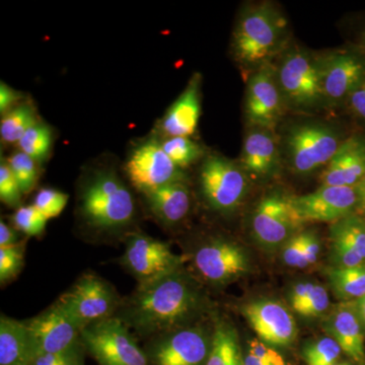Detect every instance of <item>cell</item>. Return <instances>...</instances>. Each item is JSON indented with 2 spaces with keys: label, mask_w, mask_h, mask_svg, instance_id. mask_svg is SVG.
I'll return each instance as SVG.
<instances>
[{
  "label": "cell",
  "mask_w": 365,
  "mask_h": 365,
  "mask_svg": "<svg viewBox=\"0 0 365 365\" xmlns=\"http://www.w3.org/2000/svg\"><path fill=\"white\" fill-rule=\"evenodd\" d=\"M119 262L138 285L162 278L182 266V259L172 251L169 244L143 232H132L127 237Z\"/></svg>",
  "instance_id": "11"
},
{
  "label": "cell",
  "mask_w": 365,
  "mask_h": 365,
  "mask_svg": "<svg viewBox=\"0 0 365 365\" xmlns=\"http://www.w3.org/2000/svg\"><path fill=\"white\" fill-rule=\"evenodd\" d=\"M7 163L23 194L30 193L39 179L38 162L20 150L11 155Z\"/></svg>",
  "instance_id": "31"
},
{
  "label": "cell",
  "mask_w": 365,
  "mask_h": 365,
  "mask_svg": "<svg viewBox=\"0 0 365 365\" xmlns=\"http://www.w3.org/2000/svg\"><path fill=\"white\" fill-rule=\"evenodd\" d=\"M322 58L299 46H288L274 64L287 111L313 114L326 109L322 90Z\"/></svg>",
  "instance_id": "4"
},
{
  "label": "cell",
  "mask_w": 365,
  "mask_h": 365,
  "mask_svg": "<svg viewBox=\"0 0 365 365\" xmlns=\"http://www.w3.org/2000/svg\"><path fill=\"white\" fill-rule=\"evenodd\" d=\"M330 307V297L325 287L314 283L313 292L309 299L295 311V313L307 318H316L326 313Z\"/></svg>",
  "instance_id": "37"
},
{
  "label": "cell",
  "mask_w": 365,
  "mask_h": 365,
  "mask_svg": "<svg viewBox=\"0 0 365 365\" xmlns=\"http://www.w3.org/2000/svg\"><path fill=\"white\" fill-rule=\"evenodd\" d=\"M83 345L60 354H41L34 359L32 365H86Z\"/></svg>",
  "instance_id": "38"
},
{
  "label": "cell",
  "mask_w": 365,
  "mask_h": 365,
  "mask_svg": "<svg viewBox=\"0 0 365 365\" xmlns=\"http://www.w3.org/2000/svg\"><path fill=\"white\" fill-rule=\"evenodd\" d=\"M23 192L14 178L7 160L0 163V199L9 207H21Z\"/></svg>",
  "instance_id": "36"
},
{
  "label": "cell",
  "mask_w": 365,
  "mask_h": 365,
  "mask_svg": "<svg viewBox=\"0 0 365 365\" xmlns=\"http://www.w3.org/2000/svg\"><path fill=\"white\" fill-rule=\"evenodd\" d=\"M143 195L150 212L165 227L181 223L191 209V193L185 182L165 185Z\"/></svg>",
  "instance_id": "24"
},
{
  "label": "cell",
  "mask_w": 365,
  "mask_h": 365,
  "mask_svg": "<svg viewBox=\"0 0 365 365\" xmlns=\"http://www.w3.org/2000/svg\"><path fill=\"white\" fill-rule=\"evenodd\" d=\"M81 342L98 365H150L130 329L117 317L83 328Z\"/></svg>",
  "instance_id": "6"
},
{
  "label": "cell",
  "mask_w": 365,
  "mask_h": 365,
  "mask_svg": "<svg viewBox=\"0 0 365 365\" xmlns=\"http://www.w3.org/2000/svg\"><path fill=\"white\" fill-rule=\"evenodd\" d=\"M355 302H356V307L357 309H359L360 319H361L362 324H364L365 329V297Z\"/></svg>",
  "instance_id": "47"
},
{
  "label": "cell",
  "mask_w": 365,
  "mask_h": 365,
  "mask_svg": "<svg viewBox=\"0 0 365 365\" xmlns=\"http://www.w3.org/2000/svg\"><path fill=\"white\" fill-rule=\"evenodd\" d=\"M244 365H287L284 359H263L253 355H247L244 359Z\"/></svg>",
  "instance_id": "46"
},
{
  "label": "cell",
  "mask_w": 365,
  "mask_h": 365,
  "mask_svg": "<svg viewBox=\"0 0 365 365\" xmlns=\"http://www.w3.org/2000/svg\"><path fill=\"white\" fill-rule=\"evenodd\" d=\"M342 349L332 337H323L304 348L307 365H334L338 362Z\"/></svg>",
  "instance_id": "32"
},
{
  "label": "cell",
  "mask_w": 365,
  "mask_h": 365,
  "mask_svg": "<svg viewBox=\"0 0 365 365\" xmlns=\"http://www.w3.org/2000/svg\"><path fill=\"white\" fill-rule=\"evenodd\" d=\"M57 302L83 329L116 316L122 299L108 281L85 274Z\"/></svg>",
  "instance_id": "9"
},
{
  "label": "cell",
  "mask_w": 365,
  "mask_h": 365,
  "mask_svg": "<svg viewBox=\"0 0 365 365\" xmlns=\"http://www.w3.org/2000/svg\"><path fill=\"white\" fill-rule=\"evenodd\" d=\"M213 332L202 324H193L150 339L144 348L150 365H205Z\"/></svg>",
  "instance_id": "8"
},
{
  "label": "cell",
  "mask_w": 365,
  "mask_h": 365,
  "mask_svg": "<svg viewBox=\"0 0 365 365\" xmlns=\"http://www.w3.org/2000/svg\"><path fill=\"white\" fill-rule=\"evenodd\" d=\"M199 180L206 203L220 213L232 212L241 205L251 182L239 162L220 155L204 158Z\"/></svg>",
  "instance_id": "7"
},
{
  "label": "cell",
  "mask_w": 365,
  "mask_h": 365,
  "mask_svg": "<svg viewBox=\"0 0 365 365\" xmlns=\"http://www.w3.org/2000/svg\"><path fill=\"white\" fill-rule=\"evenodd\" d=\"M48 220L35 206H21L11 217L14 227L26 237L44 234Z\"/></svg>",
  "instance_id": "33"
},
{
  "label": "cell",
  "mask_w": 365,
  "mask_h": 365,
  "mask_svg": "<svg viewBox=\"0 0 365 365\" xmlns=\"http://www.w3.org/2000/svg\"><path fill=\"white\" fill-rule=\"evenodd\" d=\"M163 150L181 169L198 162L204 155L203 148L190 137H168L160 143Z\"/></svg>",
  "instance_id": "29"
},
{
  "label": "cell",
  "mask_w": 365,
  "mask_h": 365,
  "mask_svg": "<svg viewBox=\"0 0 365 365\" xmlns=\"http://www.w3.org/2000/svg\"><path fill=\"white\" fill-rule=\"evenodd\" d=\"M345 107L352 116L365 123V78L348 98Z\"/></svg>",
  "instance_id": "41"
},
{
  "label": "cell",
  "mask_w": 365,
  "mask_h": 365,
  "mask_svg": "<svg viewBox=\"0 0 365 365\" xmlns=\"http://www.w3.org/2000/svg\"><path fill=\"white\" fill-rule=\"evenodd\" d=\"M360 47L362 48V50H364V51L365 53V31H364V34H362L361 46H360Z\"/></svg>",
  "instance_id": "48"
},
{
  "label": "cell",
  "mask_w": 365,
  "mask_h": 365,
  "mask_svg": "<svg viewBox=\"0 0 365 365\" xmlns=\"http://www.w3.org/2000/svg\"><path fill=\"white\" fill-rule=\"evenodd\" d=\"M357 194L356 215L365 218V176L355 186Z\"/></svg>",
  "instance_id": "45"
},
{
  "label": "cell",
  "mask_w": 365,
  "mask_h": 365,
  "mask_svg": "<svg viewBox=\"0 0 365 365\" xmlns=\"http://www.w3.org/2000/svg\"><path fill=\"white\" fill-rule=\"evenodd\" d=\"M194 268L209 284L223 287L248 273L246 252L239 245L216 239L199 247L193 257Z\"/></svg>",
  "instance_id": "16"
},
{
  "label": "cell",
  "mask_w": 365,
  "mask_h": 365,
  "mask_svg": "<svg viewBox=\"0 0 365 365\" xmlns=\"http://www.w3.org/2000/svg\"><path fill=\"white\" fill-rule=\"evenodd\" d=\"M69 197L59 190L52 188L41 189L35 197L33 205L47 220L57 217L66 207Z\"/></svg>",
  "instance_id": "35"
},
{
  "label": "cell",
  "mask_w": 365,
  "mask_h": 365,
  "mask_svg": "<svg viewBox=\"0 0 365 365\" xmlns=\"http://www.w3.org/2000/svg\"><path fill=\"white\" fill-rule=\"evenodd\" d=\"M200 90L201 76L195 74L160 120V129L165 138L193 135L201 115Z\"/></svg>",
  "instance_id": "23"
},
{
  "label": "cell",
  "mask_w": 365,
  "mask_h": 365,
  "mask_svg": "<svg viewBox=\"0 0 365 365\" xmlns=\"http://www.w3.org/2000/svg\"><path fill=\"white\" fill-rule=\"evenodd\" d=\"M26 241L0 249V282L6 284L14 279L25 264Z\"/></svg>",
  "instance_id": "34"
},
{
  "label": "cell",
  "mask_w": 365,
  "mask_h": 365,
  "mask_svg": "<svg viewBox=\"0 0 365 365\" xmlns=\"http://www.w3.org/2000/svg\"><path fill=\"white\" fill-rule=\"evenodd\" d=\"M304 247V232H297L282 247V260L288 267L300 269Z\"/></svg>",
  "instance_id": "39"
},
{
  "label": "cell",
  "mask_w": 365,
  "mask_h": 365,
  "mask_svg": "<svg viewBox=\"0 0 365 365\" xmlns=\"http://www.w3.org/2000/svg\"><path fill=\"white\" fill-rule=\"evenodd\" d=\"M33 359L40 354H60L83 345V328L55 302L46 311L26 321Z\"/></svg>",
  "instance_id": "13"
},
{
  "label": "cell",
  "mask_w": 365,
  "mask_h": 365,
  "mask_svg": "<svg viewBox=\"0 0 365 365\" xmlns=\"http://www.w3.org/2000/svg\"><path fill=\"white\" fill-rule=\"evenodd\" d=\"M302 225L292 205V196L281 193L263 197L252 213V232L258 244L266 249L284 246Z\"/></svg>",
  "instance_id": "12"
},
{
  "label": "cell",
  "mask_w": 365,
  "mask_h": 365,
  "mask_svg": "<svg viewBox=\"0 0 365 365\" xmlns=\"http://www.w3.org/2000/svg\"><path fill=\"white\" fill-rule=\"evenodd\" d=\"M321 252V242L314 232H304V247L300 269L314 265L318 261Z\"/></svg>",
  "instance_id": "40"
},
{
  "label": "cell",
  "mask_w": 365,
  "mask_h": 365,
  "mask_svg": "<svg viewBox=\"0 0 365 365\" xmlns=\"http://www.w3.org/2000/svg\"><path fill=\"white\" fill-rule=\"evenodd\" d=\"M32 346L26 322L0 317V365H31Z\"/></svg>",
  "instance_id": "25"
},
{
  "label": "cell",
  "mask_w": 365,
  "mask_h": 365,
  "mask_svg": "<svg viewBox=\"0 0 365 365\" xmlns=\"http://www.w3.org/2000/svg\"><path fill=\"white\" fill-rule=\"evenodd\" d=\"M365 78V53L361 47L344 48L323 54L322 90L326 109L345 107Z\"/></svg>",
  "instance_id": "10"
},
{
  "label": "cell",
  "mask_w": 365,
  "mask_h": 365,
  "mask_svg": "<svg viewBox=\"0 0 365 365\" xmlns=\"http://www.w3.org/2000/svg\"><path fill=\"white\" fill-rule=\"evenodd\" d=\"M287 112L274 64H266L252 72L245 98V118L248 126L275 130Z\"/></svg>",
  "instance_id": "14"
},
{
  "label": "cell",
  "mask_w": 365,
  "mask_h": 365,
  "mask_svg": "<svg viewBox=\"0 0 365 365\" xmlns=\"http://www.w3.org/2000/svg\"><path fill=\"white\" fill-rule=\"evenodd\" d=\"M21 95L19 91L9 88L6 83H1L0 85V112L2 114H6L16 107V103L20 101Z\"/></svg>",
  "instance_id": "43"
},
{
  "label": "cell",
  "mask_w": 365,
  "mask_h": 365,
  "mask_svg": "<svg viewBox=\"0 0 365 365\" xmlns=\"http://www.w3.org/2000/svg\"><path fill=\"white\" fill-rule=\"evenodd\" d=\"M125 169L132 185L143 194L186 179L184 170L175 165L160 141L155 140L145 141L136 148Z\"/></svg>",
  "instance_id": "15"
},
{
  "label": "cell",
  "mask_w": 365,
  "mask_h": 365,
  "mask_svg": "<svg viewBox=\"0 0 365 365\" xmlns=\"http://www.w3.org/2000/svg\"><path fill=\"white\" fill-rule=\"evenodd\" d=\"M38 122L35 109L29 103L16 105L2 118L0 123L2 143L18 144L26 131Z\"/></svg>",
  "instance_id": "28"
},
{
  "label": "cell",
  "mask_w": 365,
  "mask_h": 365,
  "mask_svg": "<svg viewBox=\"0 0 365 365\" xmlns=\"http://www.w3.org/2000/svg\"><path fill=\"white\" fill-rule=\"evenodd\" d=\"M21 232L4 220L0 222V249L18 245L21 241Z\"/></svg>",
  "instance_id": "44"
},
{
  "label": "cell",
  "mask_w": 365,
  "mask_h": 365,
  "mask_svg": "<svg viewBox=\"0 0 365 365\" xmlns=\"http://www.w3.org/2000/svg\"><path fill=\"white\" fill-rule=\"evenodd\" d=\"M334 365H353L351 364H349V362H336Z\"/></svg>",
  "instance_id": "49"
},
{
  "label": "cell",
  "mask_w": 365,
  "mask_h": 365,
  "mask_svg": "<svg viewBox=\"0 0 365 365\" xmlns=\"http://www.w3.org/2000/svg\"><path fill=\"white\" fill-rule=\"evenodd\" d=\"M365 176V133L355 132L341 144L339 150L322 173L324 186L355 187Z\"/></svg>",
  "instance_id": "21"
},
{
  "label": "cell",
  "mask_w": 365,
  "mask_h": 365,
  "mask_svg": "<svg viewBox=\"0 0 365 365\" xmlns=\"http://www.w3.org/2000/svg\"><path fill=\"white\" fill-rule=\"evenodd\" d=\"M244 314L259 339L271 346L292 344L297 328L292 314L276 300L262 299L244 307Z\"/></svg>",
  "instance_id": "19"
},
{
  "label": "cell",
  "mask_w": 365,
  "mask_h": 365,
  "mask_svg": "<svg viewBox=\"0 0 365 365\" xmlns=\"http://www.w3.org/2000/svg\"><path fill=\"white\" fill-rule=\"evenodd\" d=\"M349 135L338 125L322 120L295 122L279 138L282 158L295 175L309 176L325 169Z\"/></svg>",
  "instance_id": "3"
},
{
  "label": "cell",
  "mask_w": 365,
  "mask_h": 365,
  "mask_svg": "<svg viewBox=\"0 0 365 365\" xmlns=\"http://www.w3.org/2000/svg\"><path fill=\"white\" fill-rule=\"evenodd\" d=\"M289 26L272 2L251 4L242 9L232 35L235 61L251 74L273 63L289 46Z\"/></svg>",
  "instance_id": "2"
},
{
  "label": "cell",
  "mask_w": 365,
  "mask_h": 365,
  "mask_svg": "<svg viewBox=\"0 0 365 365\" xmlns=\"http://www.w3.org/2000/svg\"><path fill=\"white\" fill-rule=\"evenodd\" d=\"M79 211L86 225L101 232L128 227L136 215V202L125 182L110 170L96 173L79 197Z\"/></svg>",
  "instance_id": "5"
},
{
  "label": "cell",
  "mask_w": 365,
  "mask_h": 365,
  "mask_svg": "<svg viewBox=\"0 0 365 365\" xmlns=\"http://www.w3.org/2000/svg\"><path fill=\"white\" fill-rule=\"evenodd\" d=\"M300 220L306 222H336L356 212L355 187H321L313 193L292 197Z\"/></svg>",
  "instance_id": "17"
},
{
  "label": "cell",
  "mask_w": 365,
  "mask_h": 365,
  "mask_svg": "<svg viewBox=\"0 0 365 365\" xmlns=\"http://www.w3.org/2000/svg\"><path fill=\"white\" fill-rule=\"evenodd\" d=\"M282 160L280 139L275 130L249 127L239 163L250 180H266L275 176Z\"/></svg>",
  "instance_id": "18"
},
{
  "label": "cell",
  "mask_w": 365,
  "mask_h": 365,
  "mask_svg": "<svg viewBox=\"0 0 365 365\" xmlns=\"http://www.w3.org/2000/svg\"><path fill=\"white\" fill-rule=\"evenodd\" d=\"M330 259L334 268L365 262V218L356 213L333 222L330 227Z\"/></svg>",
  "instance_id": "22"
},
{
  "label": "cell",
  "mask_w": 365,
  "mask_h": 365,
  "mask_svg": "<svg viewBox=\"0 0 365 365\" xmlns=\"http://www.w3.org/2000/svg\"><path fill=\"white\" fill-rule=\"evenodd\" d=\"M333 294L341 302H357L365 297V262L347 268L327 271Z\"/></svg>",
  "instance_id": "27"
},
{
  "label": "cell",
  "mask_w": 365,
  "mask_h": 365,
  "mask_svg": "<svg viewBox=\"0 0 365 365\" xmlns=\"http://www.w3.org/2000/svg\"><path fill=\"white\" fill-rule=\"evenodd\" d=\"M326 332L359 365H365V329L356 302H341L324 322Z\"/></svg>",
  "instance_id": "20"
},
{
  "label": "cell",
  "mask_w": 365,
  "mask_h": 365,
  "mask_svg": "<svg viewBox=\"0 0 365 365\" xmlns=\"http://www.w3.org/2000/svg\"><path fill=\"white\" fill-rule=\"evenodd\" d=\"M53 143V132L48 125L38 122L31 127L23 138L19 141L18 146L21 151L36 162L45 160L51 150Z\"/></svg>",
  "instance_id": "30"
},
{
  "label": "cell",
  "mask_w": 365,
  "mask_h": 365,
  "mask_svg": "<svg viewBox=\"0 0 365 365\" xmlns=\"http://www.w3.org/2000/svg\"><path fill=\"white\" fill-rule=\"evenodd\" d=\"M205 297L182 266L145 284L125 300L116 316L141 337L151 338L196 324L206 309Z\"/></svg>",
  "instance_id": "1"
},
{
  "label": "cell",
  "mask_w": 365,
  "mask_h": 365,
  "mask_svg": "<svg viewBox=\"0 0 365 365\" xmlns=\"http://www.w3.org/2000/svg\"><path fill=\"white\" fill-rule=\"evenodd\" d=\"M205 365H244L239 336L227 322L215 324L212 346Z\"/></svg>",
  "instance_id": "26"
},
{
  "label": "cell",
  "mask_w": 365,
  "mask_h": 365,
  "mask_svg": "<svg viewBox=\"0 0 365 365\" xmlns=\"http://www.w3.org/2000/svg\"><path fill=\"white\" fill-rule=\"evenodd\" d=\"M314 285V283L312 282H300L297 283V284L292 288V292H290L289 294V299L290 304H292L294 312L309 299V295H311L312 292H313Z\"/></svg>",
  "instance_id": "42"
}]
</instances>
